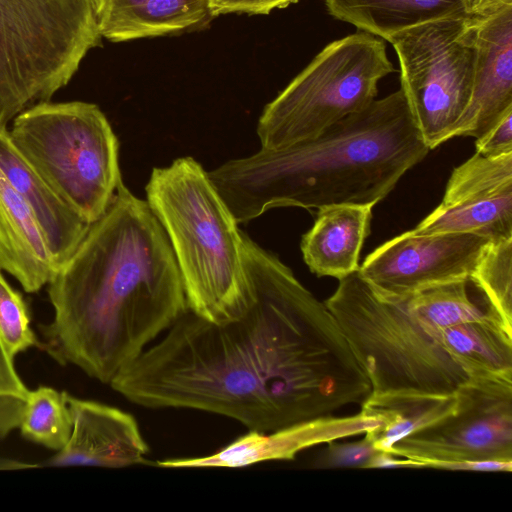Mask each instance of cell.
Instances as JSON below:
<instances>
[{
    "mask_svg": "<svg viewBox=\"0 0 512 512\" xmlns=\"http://www.w3.org/2000/svg\"><path fill=\"white\" fill-rule=\"evenodd\" d=\"M491 239L465 232H404L374 249L358 270L375 295L392 301L441 283L469 280Z\"/></svg>",
    "mask_w": 512,
    "mask_h": 512,
    "instance_id": "cell-11",
    "label": "cell"
},
{
    "mask_svg": "<svg viewBox=\"0 0 512 512\" xmlns=\"http://www.w3.org/2000/svg\"><path fill=\"white\" fill-rule=\"evenodd\" d=\"M243 244L247 307L221 323L187 310L109 385L145 408L205 411L264 432L361 404L369 379L325 303L244 232Z\"/></svg>",
    "mask_w": 512,
    "mask_h": 512,
    "instance_id": "cell-1",
    "label": "cell"
},
{
    "mask_svg": "<svg viewBox=\"0 0 512 512\" xmlns=\"http://www.w3.org/2000/svg\"><path fill=\"white\" fill-rule=\"evenodd\" d=\"M298 0H210L211 16L228 13L269 14Z\"/></svg>",
    "mask_w": 512,
    "mask_h": 512,
    "instance_id": "cell-28",
    "label": "cell"
},
{
    "mask_svg": "<svg viewBox=\"0 0 512 512\" xmlns=\"http://www.w3.org/2000/svg\"><path fill=\"white\" fill-rule=\"evenodd\" d=\"M334 18L388 40L425 22L467 16L459 0H325Z\"/></svg>",
    "mask_w": 512,
    "mask_h": 512,
    "instance_id": "cell-20",
    "label": "cell"
},
{
    "mask_svg": "<svg viewBox=\"0 0 512 512\" xmlns=\"http://www.w3.org/2000/svg\"><path fill=\"white\" fill-rule=\"evenodd\" d=\"M475 149L476 153L486 157L512 153V111L475 139Z\"/></svg>",
    "mask_w": 512,
    "mask_h": 512,
    "instance_id": "cell-27",
    "label": "cell"
},
{
    "mask_svg": "<svg viewBox=\"0 0 512 512\" xmlns=\"http://www.w3.org/2000/svg\"><path fill=\"white\" fill-rule=\"evenodd\" d=\"M400 64L401 90L429 150L454 137L470 101L475 49L470 17L412 26L388 40Z\"/></svg>",
    "mask_w": 512,
    "mask_h": 512,
    "instance_id": "cell-9",
    "label": "cell"
},
{
    "mask_svg": "<svg viewBox=\"0 0 512 512\" xmlns=\"http://www.w3.org/2000/svg\"><path fill=\"white\" fill-rule=\"evenodd\" d=\"M9 134L81 218L91 224L105 213L122 178L118 139L96 104L39 102L12 120Z\"/></svg>",
    "mask_w": 512,
    "mask_h": 512,
    "instance_id": "cell-7",
    "label": "cell"
},
{
    "mask_svg": "<svg viewBox=\"0 0 512 512\" xmlns=\"http://www.w3.org/2000/svg\"><path fill=\"white\" fill-rule=\"evenodd\" d=\"M29 389L18 374L14 359L0 344V396H11L25 400Z\"/></svg>",
    "mask_w": 512,
    "mask_h": 512,
    "instance_id": "cell-29",
    "label": "cell"
},
{
    "mask_svg": "<svg viewBox=\"0 0 512 512\" xmlns=\"http://www.w3.org/2000/svg\"><path fill=\"white\" fill-rule=\"evenodd\" d=\"M338 281L324 303L372 394L453 395L469 379L445 349L444 329L454 323L429 289L384 301L358 271Z\"/></svg>",
    "mask_w": 512,
    "mask_h": 512,
    "instance_id": "cell-4",
    "label": "cell"
},
{
    "mask_svg": "<svg viewBox=\"0 0 512 512\" xmlns=\"http://www.w3.org/2000/svg\"><path fill=\"white\" fill-rule=\"evenodd\" d=\"M0 344L15 357L32 347H40L31 327L28 306L22 295L7 282L0 269Z\"/></svg>",
    "mask_w": 512,
    "mask_h": 512,
    "instance_id": "cell-25",
    "label": "cell"
},
{
    "mask_svg": "<svg viewBox=\"0 0 512 512\" xmlns=\"http://www.w3.org/2000/svg\"><path fill=\"white\" fill-rule=\"evenodd\" d=\"M428 152L399 89L313 139L261 149L208 175L239 224L276 207L375 206Z\"/></svg>",
    "mask_w": 512,
    "mask_h": 512,
    "instance_id": "cell-3",
    "label": "cell"
},
{
    "mask_svg": "<svg viewBox=\"0 0 512 512\" xmlns=\"http://www.w3.org/2000/svg\"><path fill=\"white\" fill-rule=\"evenodd\" d=\"M98 0H0V127L66 86L101 44Z\"/></svg>",
    "mask_w": 512,
    "mask_h": 512,
    "instance_id": "cell-6",
    "label": "cell"
},
{
    "mask_svg": "<svg viewBox=\"0 0 512 512\" xmlns=\"http://www.w3.org/2000/svg\"><path fill=\"white\" fill-rule=\"evenodd\" d=\"M72 431L48 466L125 468L146 462L148 444L136 419L119 408L67 393Z\"/></svg>",
    "mask_w": 512,
    "mask_h": 512,
    "instance_id": "cell-15",
    "label": "cell"
},
{
    "mask_svg": "<svg viewBox=\"0 0 512 512\" xmlns=\"http://www.w3.org/2000/svg\"><path fill=\"white\" fill-rule=\"evenodd\" d=\"M368 468H422V466L417 461L397 456L392 452L378 451Z\"/></svg>",
    "mask_w": 512,
    "mask_h": 512,
    "instance_id": "cell-32",
    "label": "cell"
},
{
    "mask_svg": "<svg viewBox=\"0 0 512 512\" xmlns=\"http://www.w3.org/2000/svg\"><path fill=\"white\" fill-rule=\"evenodd\" d=\"M0 170L32 210L57 269L73 254L90 223L49 186L20 153L9 130L0 127Z\"/></svg>",
    "mask_w": 512,
    "mask_h": 512,
    "instance_id": "cell-16",
    "label": "cell"
},
{
    "mask_svg": "<svg viewBox=\"0 0 512 512\" xmlns=\"http://www.w3.org/2000/svg\"><path fill=\"white\" fill-rule=\"evenodd\" d=\"M438 469L478 472H511L512 462L502 461H463L441 465Z\"/></svg>",
    "mask_w": 512,
    "mask_h": 512,
    "instance_id": "cell-31",
    "label": "cell"
},
{
    "mask_svg": "<svg viewBox=\"0 0 512 512\" xmlns=\"http://www.w3.org/2000/svg\"><path fill=\"white\" fill-rule=\"evenodd\" d=\"M379 421L358 413L349 417L315 418L272 431L248 432L217 452L157 462L162 468H240L273 460H292L304 449L375 428Z\"/></svg>",
    "mask_w": 512,
    "mask_h": 512,
    "instance_id": "cell-13",
    "label": "cell"
},
{
    "mask_svg": "<svg viewBox=\"0 0 512 512\" xmlns=\"http://www.w3.org/2000/svg\"><path fill=\"white\" fill-rule=\"evenodd\" d=\"M453 412L397 442L390 452L422 468L463 461L512 462V374L474 376Z\"/></svg>",
    "mask_w": 512,
    "mask_h": 512,
    "instance_id": "cell-10",
    "label": "cell"
},
{
    "mask_svg": "<svg viewBox=\"0 0 512 512\" xmlns=\"http://www.w3.org/2000/svg\"><path fill=\"white\" fill-rule=\"evenodd\" d=\"M101 37L112 42L174 34L211 16L210 0H98Z\"/></svg>",
    "mask_w": 512,
    "mask_h": 512,
    "instance_id": "cell-19",
    "label": "cell"
},
{
    "mask_svg": "<svg viewBox=\"0 0 512 512\" xmlns=\"http://www.w3.org/2000/svg\"><path fill=\"white\" fill-rule=\"evenodd\" d=\"M373 443L366 437L348 443L328 442L314 461L316 468H368L378 452Z\"/></svg>",
    "mask_w": 512,
    "mask_h": 512,
    "instance_id": "cell-26",
    "label": "cell"
},
{
    "mask_svg": "<svg viewBox=\"0 0 512 512\" xmlns=\"http://www.w3.org/2000/svg\"><path fill=\"white\" fill-rule=\"evenodd\" d=\"M475 63L472 93L456 136L479 138L512 111V6L470 17Z\"/></svg>",
    "mask_w": 512,
    "mask_h": 512,
    "instance_id": "cell-14",
    "label": "cell"
},
{
    "mask_svg": "<svg viewBox=\"0 0 512 512\" xmlns=\"http://www.w3.org/2000/svg\"><path fill=\"white\" fill-rule=\"evenodd\" d=\"M411 231L512 238V153L486 157L475 152L455 167L440 204Z\"/></svg>",
    "mask_w": 512,
    "mask_h": 512,
    "instance_id": "cell-12",
    "label": "cell"
},
{
    "mask_svg": "<svg viewBox=\"0 0 512 512\" xmlns=\"http://www.w3.org/2000/svg\"><path fill=\"white\" fill-rule=\"evenodd\" d=\"M469 280L512 333V238L491 240Z\"/></svg>",
    "mask_w": 512,
    "mask_h": 512,
    "instance_id": "cell-24",
    "label": "cell"
},
{
    "mask_svg": "<svg viewBox=\"0 0 512 512\" xmlns=\"http://www.w3.org/2000/svg\"><path fill=\"white\" fill-rule=\"evenodd\" d=\"M145 191L173 250L188 310L214 323L237 317L251 296L243 232L208 172L180 157L153 168Z\"/></svg>",
    "mask_w": 512,
    "mask_h": 512,
    "instance_id": "cell-5",
    "label": "cell"
},
{
    "mask_svg": "<svg viewBox=\"0 0 512 512\" xmlns=\"http://www.w3.org/2000/svg\"><path fill=\"white\" fill-rule=\"evenodd\" d=\"M18 428L25 439L56 452L61 450L72 431L67 392L49 386L29 390Z\"/></svg>",
    "mask_w": 512,
    "mask_h": 512,
    "instance_id": "cell-23",
    "label": "cell"
},
{
    "mask_svg": "<svg viewBox=\"0 0 512 512\" xmlns=\"http://www.w3.org/2000/svg\"><path fill=\"white\" fill-rule=\"evenodd\" d=\"M0 269L27 293L48 285L56 263L32 210L0 170Z\"/></svg>",
    "mask_w": 512,
    "mask_h": 512,
    "instance_id": "cell-18",
    "label": "cell"
},
{
    "mask_svg": "<svg viewBox=\"0 0 512 512\" xmlns=\"http://www.w3.org/2000/svg\"><path fill=\"white\" fill-rule=\"evenodd\" d=\"M444 346L469 378L512 374V333L500 321L483 319L446 327Z\"/></svg>",
    "mask_w": 512,
    "mask_h": 512,
    "instance_id": "cell-22",
    "label": "cell"
},
{
    "mask_svg": "<svg viewBox=\"0 0 512 512\" xmlns=\"http://www.w3.org/2000/svg\"><path fill=\"white\" fill-rule=\"evenodd\" d=\"M394 71L386 44L357 32L326 45L263 109L261 149L313 139L376 99L379 81Z\"/></svg>",
    "mask_w": 512,
    "mask_h": 512,
    "instance_id": "cell-8",
    "label": "cell"
},
{
    "mask_svg": "<svg viewBox=\"0 0 512 512\" xmlns=\"http://www.w3.org/2000/svg\"><path fill=\"white\" fill-rule=\"evenodd\" d=\"M455 405V394L370 393L360 412L380 422L365 436L377 450L390 452L403 438L453 412Z\"/></svg>",
    "mask_w": 512,
    "mask_h": 512,
    "instance_id": "cell-21",
    "label": "cell"
},
{
    "mask_svg": "<svg viewBox=\"0 0 512 512\" xmlns=\"http://www.w3.org/2000/svg\"><path fill=\"white\" fill-rule=\"evenodd\" d=\"M53 318L42 347L104 384L187 310L168 237L121 181L105 213L48 283Z\"/></svg>",
    "mask_w": 512,
    "mask_h": 512,
    "instance_id": "cell-2",
    "label": "cell"
},
{
    "mask_svg": "<svg viewBox=\"0 0 512 512\" xmlns=\"http://www.w3.org/2000/svg\"><path fill=\"white\" fill-rule=\"evenodd\" d=\"M465 14L472 18L488 17L512 6V0H459Z\"/></svg>",
    "mask_w": 512,
    "mask_h": 512,
    "instance_id": "cell-30",
    "label": "cell"
},
{
    "mask_svg": "<svg viewBox=\"0 0 512 512\" xmlns=\"http://www.w3.org/2000/svg\"><path fill=\"white\" fill-rule=\"evenodd\" d=\"M372 208L371 204L342 203L318 209L300 244L312 273L339 280L359 270L360 253L370 234Z\"/></svg>",
    "mask_w": 512,
    "mask_h": 512,
    "instance_id": "cell-17",
    "label": "cell"
}]
</instances>
